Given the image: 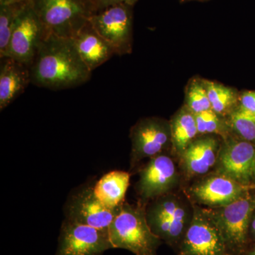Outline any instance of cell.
Returning a JSON list of instances; mask_svg holds the SVG:
<instances>
[{"instance_id":"19","label":"cell","mask_w":255,"mask_h":255,"mask_svg":"<svg viewBox=\"0 0 255 255\" xmlns=\"http://www.w3.org/2000/svg\"><path fill=\"white\" fill-rule=\"evenodd\" d=\"M170 127L172 147L180 157L199 134L195 116L186 107L175 114Z\"/></svg>"},{"instance_id":"11","label":"cell","mask_w":255,"mask_h":255,"mask_svg":"<svg viewBox=\"0 0 255 255\" xmlns=\"http://www.w3.org/2000/svg\"><path fill=\"white\" fill-rule=\"evenodd\" d=\"M216 173L248 186L255 175V147L246 140H230L220 147Z\"/></svg>"},{"instance_id":"10","label":"cell","mask_w":255,"mask_h":255,"mask_svg":"<svg viewBox=\"0 0 255 255\" xmlns=\"http://www.w3.org/2000/svg\"><path fill=\"white\" fill-rule=\"evenodd\" d=\"M177 180V168L169 156L162 153L151 157L140 169L137 183L140 204L146 206L149 201L168 194L175 187Z\"/></svg>"},{"instance_id":"18","label":"cell","mask_w":255,"mask_h":255,"mask_svg":"<svg viewBox=\"0 0 255 255\" xmlns=\"http://www.w3.org/2000/svg\"><path fill=\"white\" fill-rule=\"evenodd\" d=\"M130 177L128 172L124 171L108 172L96 183L94 187L96 196L109 209H118L124 203Z\"/></svg>"},{"instance_id":"1","label":"cell","mask_w":255,"mask_h":255,"mask_svg":"<svg viewBox=\"0 0 255 255\" xmlns=\"http://www.w3.org/2000/svg\"><path fill=\"white\" fill-rule=\"evenodd\" d=\"M32 84L52 90L73 88L91 78L72 38L45 32L29 67Z\"/></svg>"},{"instance_id":"21","label":"cell","mask_w":255,"mask_h":255,"mask_svg":"<svg viewBox=\"0 0 255 255\" xmlns=\"http://www.w3.org/2000/svg\"><path fill=\"white\" fill-rule=\"evenodd\" d=\"M202 82L207 92L211 110L219 116L232 113L238 102L236 92L217 82L208 80H203Z\"/></svg>"},{"instance_id":"24","label":"cell","mask_w":255,"mask_h":255,"mask_svg":"<svg viewBox=\"0 0 255 255\" xmlns=\"http://www.w3.org/2000/svg\"><path fill=\"white\" fill-rule=\"evenodd\" d=\"M199 134H223L226 127L219 114L212 110L194 114Z\"/></svg>"},{"instance_id":"20","label":"cell","mask_w":255,"mask_h":255,"mask_svg":"<svg viewBox=\"0 0 255 255\" xmlns=\"http://www.w3.org/2000/svg\"><path fill=\"white\" fill-rule=\"evenodd\" d=\"M30 2V1H29ZM28 2L0 4V58H8L10 41L16 21Z\"/></svg>"},{"instance_id":"23","label":"cell","mask_w":255,"mask_h":255,"mask_svg":"<svg viewBox=\"0 0 255 255\" xmlns=\"http://www.w3.org/2000/svg\"><path fill=\"white\" fill-rule=\"evenodd\" d=\"M186 107L194 114L211 110L207 92L202 81L194 80L191 82L187 92Z\"/></svg>"},{"instance_id":"4","label":"cell","mask_w":255,"mask_h":255,"mask_svg":"<svg viewBox=\"0 0 255 255\" xmlns=\"http://www.w3.org/2000/svg\"><path fill=\"white\" fill-rule=\"evenodd\" d=\"M177 255H231L221 230L208 209L193 208L192 219Z\"/></svg>"},{"instance_id":"32","label":"cell","mask_w":255,"mask_h":255,"mask_svg":"<svg viewBox=\"0 0 255 255\" xmlns=\"http://www.w3.org/2000/svg\"></svg>"},{"instance_id":"6","label":"cell","mask_w":255,"mask_h":255,"mask_svg":"<svg viewBox=\"0 0 255 255\" xmlns=\"http://www.w3.org/2000/svg\"><path fill=\"white\" fill-rule=\"evenodd\" d=\"M131 6L125 3L97 11L90 21L96 31L110 45L115 55L130 53L132 41Z\"/></svg>"},{"instance_id":"29","label":"cell","mask_w":255,"mask_h":255,"mask_svg":"<svg viewBox=\"0 0 255 255\" xmlns=\"http://www.w3.org/2000/svg\"><path fill=\"white\" fill-rule=\"evenodd\" d=\"M137 1V0H123V2L132 6Z\"/></svg>"},{"instance_id":"2","label":"cell","mask_w":255,"mask_h":255,"mask_svg":"<svg viewBox=\"0 0 255 255\" xmlns=\"http://www.w3.org/2000/svg\"><path fill=\"white\" fill-rule=\"evenodd\" d=\"M146 206L124 202L109 228L113 248H121L135 255H156L162 241L151 231L146 219Z\"/></svg>"},{"instance_id":"3","label":"cell","mask_w":255,"mask_h":255,"mask_svg":"<svg viewBox=\"0 0 255 255\" xmlns=\"http://www.w3.org/2000/svg\"><path fill=\"white\" fill-rule=\"evenodd\" d=\"M46 33L73 38L97 12L92 0H31Z\"/></svg>"},{"instance_id":"28","label":"cell","mask_w":255,"mask_h":255,"mask_svg":"<svg viewBox=\"0 0 255 255\" xmlns=\"http://www.w3.org/2000/svg\"><path fill=\"white\" fill-rule=\"evenodd\" d=\"M31 0H0V4H14V3L29 2Z\"/></svg>"},{"instance_id":"7","label":"cell","mask_w":255,"mask_h":255,"mask_svg":"<svg viewBox=\"0 0 255 255\" xmlns=\"http://www.w3.org/2000/svg\"><path fill=\"white\" fill-rule=\"evenodd\" d=\"M113 249L108 231L65 219L55 255H102Z\"/></svg>"},{"instance_id":"27","label":"cell","mask_w":255,"mask_h":255,"mask_svg":"<svg viewBox=\"0 0 255 255\" xmlns=\"http://www.w3.org/2000/svg\"><path fill=\"white\" fill-rule=\"evenodd\" d=\"M249 236H251L252 239L255 241V215L254 217L252 218Z\"/></svg>"},{"instance_id":"5","label":"cell","mask_w":255,"mask_h":255,"mask_svg":"<svg viewBox=\"0 0 255 255\" xmlns=\"http://www.w3.org/2000/svg\"><path fill=\"white\" fill-rule=\"evenodd\" d=\"M255 209V201L244 195L229 205L208 209L221 230L231 255H243L246 251Z\"/></svg>"},{"instance_id":"22","label":"cell","mask_w":255,"mask_h":255,"mask_svg":"<svg viewBox=\"0 0 255 255\" xmlns=\"http://www.w3.org/2000/svg\"><path fill=\"white\" fill-rule=\"evenodd\" d=\"M231 124L233 130L244 140H255V115L238 107L231 114Z\"/></svg>"},{"instance_id":"8","label":"cell","mask_w":255,"mask_h":255,"mask_svg":"<svg viewBox=\"0 0 255 255\" xmlns=\"http://www.w3.org/2000/svg\"><path fill=\"white\" fill-rule=\"evenodd\" d=\"M131 167L142 159L162 154L172 144L170 123L162 119H140L130 129Z\"/></svg>"},{"instance_id":"25","label":"cell","mask_w":255,"mask_h":255,"mask_svg":"<svg viewBox=\"0 0 255 255\" xmlns=\"http://www.w3.org/2000/svg\"><path fill=\"white\" fill-rule=\"evenodd\" d=\"M240 108L255 115V92H246L240 98Z\"/></svg>"},{"instance_id":"30","label":"cell","mask_w":255,"mask_h":255,"mask_svg":"<svg viewBox=\"0 0 255 255\" xmlns=\"http://www.w3.org/2000/svg\"><path fill=\"white\" fill-rule=\"evenodd\" d=\"M245 255H255V248L249 252H246Z\"/></svg>"},{"instance_id":"9","label":"cell","mask_w":255,"mask_h":255,"mask_svg":"<svg viewBox=\"0 0 255 255\" xmlns=\"http://www.w3.org/2000/svg\"><path fill=\"white\" fill-rule=\"evenodd\" d=\"M118 209L104 205L96 196L94 187L88 186L80 188L68 198L65 206V219L109 232Z\"/></svg>"},{"instance_id":"31","label":"cell","mask_w":255,"mask_h":255,"mask_svg":"<svg viewBox=\"0 0 255 255\" xmlns=\"http://www.w3.org/2000/svg\"><path fill=\"white\" fill-rule=\"evenodd\" d=\"M199 1H204V0H199Z\"/></svg>"},{"instance_id":"13","label":"cell","mask_w":255,"mask_h":255,"mask_svg":"<svg viewBox=\"0 0 255 255\" xmlns=\"http://www.w3.org/2000/svg\"><path fill=\"white\" fill-rule=\"evenodd\" d=\"M245 187L231 178L216 173L194 184L190 194L199 204L214 209L229 205L246 195Z\"/></svg>"},{"instance_id":"12","label":"cell","mask_w":255,"mask_h":255,"mask_svg":"<svg viewBox=\"0 0 255 255\" xmlns=\"http://www.w3.org/2000/svg\"><path fill=\"white\" fill-rule=\"evenodd\" d=\"M45 32L30 1L18 15L10 41L9 57L30 67Z\"/></svg>"},{"instance_id":"15","label":"cell","mask_w":255,"mask_h":255,"mask_svg":"<svg viewBox=\"0 0 255 255\" xmlns=\"http://www.w3.org/2000/svg\"><path fill=\"white\" fill-rule=\"evenodd\" d=\"M0 110H4L21 95L31 82L30 68L14 58L1 59Z\"/></svg>"},{"instance_id":"14","label":"cell","mask_w":255,"mask_h":255,"mask_svg":"<svg viewBox=\"0 0 255 255\" xmlns=\"http://www.w3.org/2000/svg\"><path fill=\"white\" fill-rule=\"evenodd\" d=\"M145 213L167 219L172 232L174 250L177 252L192 219L193 211L191 213L179 197L168 193L146 205Z\"/></svg>"},{"instance_id":"16","label":"cell","mask_w":255,"mask_h":255,"mask_svg":"<svg viewBox=\"0 0 255 255\" xmlns=\"http://www.w3.org/2000/svg\"><path fill=\"white\" fill-rule=\"evenodd\" d=\"M84 63L91 71L111 59L114 50L88 21L72 38Z\"/></svg>"},{"instance_id":"26","label":"cell","mask_w":255,"mask_h":255,"mask_svg":"<svg viewBox=\"0 0 255 255\" xmlns=\"http://www.w3.org/2000/svg\"><path fill=\"white\" fill-rule=\"evenodd\" d=\"M92 1L97 12L114 5L120 4L123 2V0H92Z\"/></svg>"},{"instance_id":"17","label":"cell","mask_w":255,"mask_h":255,"mask_svg":"<svg viewBox=\"0 0 255 255\" xmlns=\"http://www.w3.org/2000/svg\"><path fill=\"white\" fill-rule=\"evenodd\" d=\"M220 147L216 137L194 139L180 156L187 174L194 176L207 173L217 162Z\"/></svg>"}]
</instances>
